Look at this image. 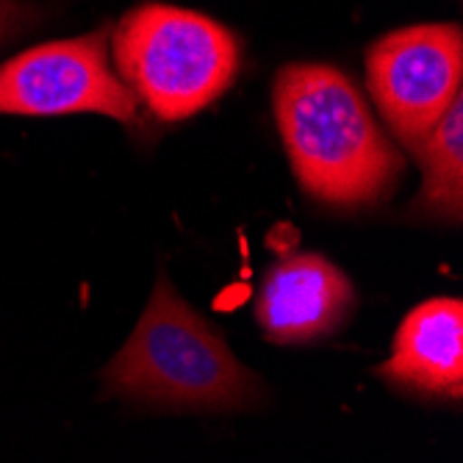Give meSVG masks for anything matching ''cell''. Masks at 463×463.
<instances>
[{"instance_id":"cell-9","label":"cell","mask_w":463,"mask_h":463,"mask_svg":"<svg viewBox=\"0 0 463 463\" xmlns=\"http://www.w3.org/2000/svg\"><path fill=\"white\" fill-rule=\"evenodd\" d=\"M42 17H45V12L31 0H0V51L17 36L36 28Z\"/></svg>"},{"instance_id":"cell-2","label":"cell","mask_w":463,"mask_h":463,"mask_svg":"<svg viewBox=\"0 0 463 463\" xmlns=\"http://www.w3.org/2000/svg\"><path fill=\"white\" fill-rule=\"evenodd\" d=\"M103 397L164 411L233 413L259 408L267 389L175 291L158 275L131 339L100 372Z\"/></svg>"},{"instance_id":"cell-1","label":"cell","mask_w":463,"mask_h":463,"mask_svg":"<svg viewBox=\"0 0 463 463\" xmlns=\"http://www.w3.org/2000/svg\"><path fill=\"white\" fill-rule=\"evenodd\" d=\"M278 131L303 192L330 208L386 200L405 161L355 83L330 64H286L275 75Z\"/></svg>"},{"instance_id":"cell-3","label":"cell","mask_w":463,"mask_h":463,"mask_svg":"<svg viewBox=\"0 0 463 463\" xmlns=\"http://www.w3.org/2000/svg\"><path fill=\"white\" fill-rule=\"evenodd\" d=\"M109 48L119 78L161 122L189 119L217 103L241 67L231 28L164 4L131 9L111 28Z\"/></svg>"},{"instance_id":"cell-5","label":"cell","mask_w":463,"mask_h":463,"mask_svg":"<svg viewBox=\"0 0 463 463\" xmlns=\"http://www.w3.org/2000/svg\"><path fill=\"white\" fill-rule=\"evenodd\" d=\"M463 36L452 23L386 33L366 51V87L394 137L413 153L463 92Z\"/></svg>"},{"instance_id":"cell-8","label":"cell","mask_w":463,"mask_h":463,"mask_svg":"<svg viewBox=\"0 0 463 463\" xmlns=\"http://www.w3.org/2000/svg\"><path fill=\"white\" fill-rule=\"evenodd\" d=\"M413 153L422 164V189L411 214L458 225L463 214V92Z\"/></svg>"},{"instance_id":"cell-6","label":"cell","mask_w":463,"mask_h":463,"mask_svg":"<svg viewBox=\"0 0 463 463\" xmlns=\"http://www.w3.org/2000/svg\"><path fill=\"white\" fill-rule=\"evenodd\" d=\"M358 306L350 278L314 252L278 261L261 280L256 319L275 345H311L342 330Z\"/></svg>"},{"instance_id":"cell-4","label":"cell","mask_w":463,"mask_h":463,"mask_svg":"<svg viewBox=\"0 0 463 463\" xmlns=\"http://www.w3.org/2000/svg\"><path fill=\"white\" fill-rule=\"evenodd\" d=\"M109 33L103 25L75 39L45 42L0 64V114H103L137 128L139 100L114 70Z\"/></svg>"},{"instance_id":"cell-7","label":"cell","mask_w":463,"mask_h":463,"mask_svg":"<svg viewBox=\"0 0 463 463\" xmlns=\"http://www.w3.org/2000/svg\"><path fill=\"white\" fill-rule=\"evenodd\" d=\"M383 381L425 400L463 397V303L439 298L416 306L400 325L392 358L377 366Z\"/></svg>"}]
</instances>
